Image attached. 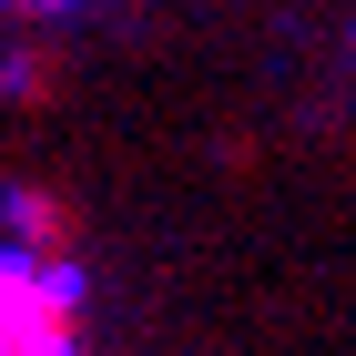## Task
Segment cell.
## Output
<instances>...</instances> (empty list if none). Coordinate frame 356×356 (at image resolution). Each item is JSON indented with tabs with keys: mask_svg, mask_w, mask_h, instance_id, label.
Returning <instances> with one entry per match:
<instances>
[{
	"mask_svg": "<svg viewBox=\"0 0 356 356\" xmlns=\"http://www.w3.org/2000/svg\"><path fill=\"white\" fill-rule=\"evenodd\" d=\"M0 356H82V305L61 265H21L0 245Z\"/></svg>",
	"mask_w": 356,
	"mask_h": 356,
	"instance_id": "cell-1",
	"label": "cell"
},
{
	"mask_svg": "<svg viewBox=\"0 0 356 356\" xmlns=\"http://www.w3.org/2000/svg\"><path fill=\"white\" fill-rule=\"evenodd\" d=\"M0 245L21 254V265H61V275H72V254H82V214H72L51 184H10V193H0Z\"/></svg>",
	"mask_w": 356,
	"mask_h": 356,
	"instance_id": "cell-2",
	"label": "cell"
},
{
	"mask_svg": "<svg viewBox=\"0 0 356 356\" xmlns=\"http://www.w3.org/2000/svg\"><path fill=\"white\" fill-rule=\"evenodd\" d=\"M0 10H72V0H0Z\"/></svg>",
	"mask_w": 356,
	"mask_h": 356,
	"instance_id": "cell-3",
	"label": "cell"
}]
</instances>
